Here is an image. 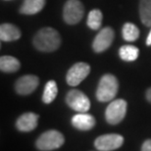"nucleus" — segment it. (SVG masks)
Returning <instances> with one entry per match:
<instances>
[{
	"label": "nucleus",
	"mask_w": 151,
	"mask_h": 151,
	"mask_svg": "<svg viewBox=\"0 0 151 151\" xmlns=\"http://www.w3.org/2000/svg\"><path fill=\"white\" fill-rule=\"evenodd\" d=\"M119 89L117 78L112 74H105L101 77L96 90V98L99 101L107 102L116 97Z\"/></svg>",
	"instance_id": "nucleus-2"
},
{
	"label": "nucleus",
	"mask_w": 151,
	"mask_h": 151,
	"mask_svg": "<svg viewBox=\"0 0 151 151\" xmlns=\"http://www.w3.org/2000/svg\"><path fill=\"white\" fill-rule=\"evenodd\" d=\"M60 34L51 27L41 28L34 38V46L40 52H53L60 47Z\"/></svg>",
	"instance_id": "nucleus-1"
},
{
	"label": "nucleus",
	"mask_w": 151,
	"mask_h": 151,
	"mask_svg": "<svg viewBox=\"0 0 151 151\" xmlns=\"http://www.w3.org/2000/svg\"><path fill=\"white\" fill-rule=\"evenodd\" d=\"M90 72V66L86 63H77L69 69L66 76L67 83L72 86H78L82 83Z\"/></svg>",
	"instance_id": "nucleus-8"
},
{
	"label": "nucleus",
	"mask_w": 151,
	"mask_h": 151,
	"mask_svg": "<svg viewBox=\"0 0 151 151\" xmlns=\"http://www.w3.org/2000/svg\"><path fill=\"white\" fill-rule=\"evenodd\" d=\"M66 102L77 112H86L90 108L89 99L79 90H71L66 96Z\"/></svg>",
	"instance_id": "nucleus-6"
},
{
	"label": "nucleus",
	"mask_w": 151,
	"mask_h": 151,
	"mask_svg": "<svg viewBox=\"0 0 151 151\" xmlns=\"http://www.w3.org/2000/svg\"><path fill=\"white\" fill-rule=\"evenodd\" d=\"M21 63L20 62L14 57L11 56H2L0 59V69L3 72L12 73L18 71L20 68Z\"/></svg>",
	"instance_id": "nucleus-15"
},
{
	"label": "nucleus",
	"mask_w": 151,
	"mask_h": 151,
	"mask_svg": "<svg viewBox=\"0 0 151 151\" xmlns=\"http://www.w3.org/2000/svg\"><path fill=\"white\" fill-rule=\"evenodd\" d=\"M114 39V31L111 27H104L96 35L92 43V48L96 53H101L111 46Z\"/></svg>",
	"instance_id": "nucleus-9"
},
{
	"label": "nucleus",
	"mask_w": 151,
	"mask_h": 151,
	"mask_svg": "<svg viewBox=\"0 0 151 151\" xmlns=\"http://www.w3.org/2000/svg\"><path fill=\"white\" fill-rule=\"evenodd\" d=\"M139 50L133 45H124L119 50L120 58L125 62H133L139 58Z\"/></svg>",
	"instance_id": "nucleus-17"
},
{
	"label": "nucleus",
	"mask_w": 151,
	"mask_h": 151,
	"mask_svg": "<svg viewBox=\"0 0 151 151\" xmlns=\"http://www.w3.org/2000/svg\"><path fill=\"white\" fill-rule=\"evenodd\" d=\"M38 115L33 113V112H28L24 113L18 118L16 122V127L21 132H31L34 130L37 126Z\"/></svg>",
	"instance_id": "nucleus-11"
},
{
	"label": "nucleus",
	"mask_w": 151,
	"mask_h": 151,
	"mask_svg": "<svg viewBox=\"0 0 151 151\" xmlns=\"http://www.w3.org/2000/svg\"><path fill=\"white\" fill-rule=\"evenodd\" d=\"M146 44H147V46H150V45H151V30H150V32H149V34H148V36H147Z\"/></svg>",
	"instance_id": "nucleus-23"
},
{
	"label": "nucleus",
	"mask_w": 151,
	"mask_h": 151,
	"mask_svg": "<svg viewBox=\"0 0 151 151\" xmlns=\"http://www.w3.org/2000/svg\"><path fill=\"white\" fill-rule=\"evenodd\" d=\"M139 17L145 27H151V0L139 1Z\"/></svg>",
	"instance_id": "nucleus-16"
},
{
	"label": "nucleus",
	"mask_w": 151,
	"mask_h": 151,
	"mask_svg": "<svg viewBox=\"0 0 151 151\" xmlns=\"http://www.w3.org/2000/svg\"><path fill=\"white\" fill-rule=\"evenodd\" d=\"M57 93H58V89H57L56 82L53 81V80L48 81L45 85V89H44L42 95V101L44 104H51L55 99Z\"/></svg>",
	"instance_id": "nucleus-19"
},
{
	"label": "nucleus",
	"mask_w": 151,
	"mask_h": 151,
	"mask_svg": "<svg viewBox=\"0 0 151 151\" xmlns=\"http://www.w3.org/2000/svg\"><path fill=\"white\" fill-rule=\"evenodd\" d=\"M85 9L80 0H68L65 3L63 18L68 24H77L82 20Z\"/></svg>",
	"instance_id": "nucleus-5"
},
{
	"label": "nucleus",
	"mask_w": 151,
	"mask_h": 151,
	"mask_svg": "<svg viewBox=\"0 0 151 151\" xmlns=\"http://www.w3.org/2000/svg\"><path fill=\"white\" fill-rule=\"evenodd\" d=\"M88 27L91 28L93 30H97L98 28H100L102 24V13L100 10L94 9L89 12L88 16V21H86Z\"/></svg>",
	"instance_id": "nucleus-20"
},
{
	"label": "nucleus",
	"mask_w": 151,
	"mask_h": 151,
	"mask_svg": "<svg viewBox=\"0 0 151 151\" xmlns=\"http://www.w3.org/2000/svg\"><path fill=\"white\" fill-rule=\"evenodd\" d=\"M141 151H151V139H146L142 143Z\"/></svg>",
	"instance_id": "nucleus-21"
},
{
	"label": "nucleus",
	"mask_w": 151,
	"mask_h": 151,
	"mask_svg": "<svg viewBox=\"0 0 151 151\" xmlns=\"http://www.w3.org/2000/svg\"><path fill=\"white\" fill-rule=\"evenodd\" d=\"M122 32H123L124 39L128 42H133L139 36V29L136 24H131V22H126L124 24Z\"/></svg>",
	"instance_id": "nucleus-18"
},
{
	"label": "nucleus",
	"mask_w": 151,
	"mask_h": 151,
	"mask_svg": "<svg viewBox=\"0 0 151 151\" xmlns=\"http://www.w3.org/2000/svg\"><path fill=\"white\" fill-rule=\"evenodd\" d=\"M39 84V79L35 75H24L16 81L15 90L19 95L27 96L31 94Z\"/></svg>",
	"instance_id": "nucleus-10"
},
{
	"label": "nucleus",
	"mask_w": 151,
	"mask_h": 151,
	"mask_svg": "<svg viewBox=\"0 0 151 151\" xmlns=\"http://www.w3.org/2000/svg\"><path fill=\"white\" fill-rule=\"evenodd\" d=\"M124 137L118 134H108L98 137L94 141V146L99 151H113L123 145Z\"/></svg>",
	"instance_id": "nucleus-7"
},
{
	"label": "nucleus",
	"mask_w": 151,
	"mask_h": 151,
	"mask_svg": "<svg viewBox=\"0 0 151 151\" xmlns=\"http://www.w3.org/2000/svg\"><path fill=\"white\" fill-rule=\"evenodd\" d=\"M146 99H147V101L151 104V88H149L146 91Z\"/></svg>",
	"instance_id": "nucleus-22"
},
{
	"label": "nucleus",
	"mask_w": 151,
	"mask_h": 151,
	"mask_svg": "<svg viewBox=\"0 0 151 151\" xmlns=\"http://www.w3.org/2000/svg\"><path fill=\"white\" fill-rule=\"evenodd\" d=\"M21 37L20 29L11 24H2L0 27V38L5 42L18 40Z\"/></svg>",
	"instance_id": "nucleus-13"
},
{
	"label": "nucleus",
	"mask_w": 151,
	"mask_h": 151,
	"mask_svg": "<svg viewBox=\"0 0 151 151\" xmlns=\"http://www.w3.org/2000/svg\"><path fill=\"white\" fill-rule=\"evenodd\" d=\"M72 124L78 130L88 131L95 126V118L85 112H79L72 118Z\"/></svg>",
	"instance_id": "nucleus-12"
},
{
	"label": "nucleus",
	"mask_w": 151,
	"mask_h": 151,
	"mask_svg": "<svg viewBox=\"0 0 151 151\" xmlns=\"http://www.w3.org/2000/svg\"><path fill=\"white\" fill-rule=\"evenodd\" d=\"M45 5V0H25L20 8V13L24 15H34L40 12Z\"/></svg>",
	"instance_id": "nucleus-14"
},
{
	"label": "nucleus",
	"mask_w": 151,
	"mask_h": 151,
	"mask_svg": "<svg viewBox=\"0 0 151 151\" xmlns=\"http://www.w3.org/2000/svg\"><path fill=\"white\" fill-rule=\"evenodd\" d=\"M127 113V101L125 99H115L108 105L105 111L106 121L111 125H117L123 121Z\"/></svg>",
	"instance_id": "nucleus-4"
},
{
	"label": "nucleus",
	"mask_w": 151,
	"mask_h": 151,
	"mask_svg": "<svg viewBox=\"0 0 151 151\" xmlns=\"http://www.w3.org/2000/svg\"><path fill=\"white\" fill-rule=\"evenodd\" d=\"M65 139L60 132L56 130H50L43 133L38 137L35 145L41 151H50L59 148L63 145Z\"/></svg>",
	"instance_id": "nucleus-3"
}]
</instances>
